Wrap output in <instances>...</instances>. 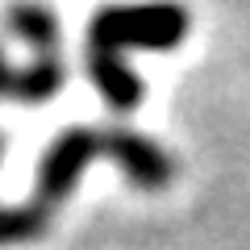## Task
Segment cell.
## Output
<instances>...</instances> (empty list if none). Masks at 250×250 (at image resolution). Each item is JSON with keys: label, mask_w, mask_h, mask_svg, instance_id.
<instances>
[{"label": "cell", "mask_w": 250, "mask_h": 250, "mask_svg": "<svg viewBox=\"0 0 250 250\" xmlns=\"http://www.w3.org/2000/svg\"><path fill=\"white\" fill-rule=\"evenodd\" d=\"M192 34V13L171 0H150V4H104L96 9L88 25L92 50H175Z\"/></svg>", "instance_id": "1"}, {"label": "cell", "mask_w": 250, "mask_h": 250, "mask_svg": "<svg viewBox=\"0 0 250 250\" xmlns=\"http://www.w3.org/2000/svg\"><path fill=\"white\" fill-rule=\"evenodd\" d=\"M104 154V129H88V125H75V129H62L50 146L38 159V179H34V205L50 208L62 205L71 196L80 171L88 167L92 159Z\"/></svg>", "instance_id": "2"}, {"label": "cell", "mask_w": 250, "mask_h": 250, "mask_svg": "<svg viewBox=\"0 0 250 250\" xmlns=\"http://www.w3.org/2000/svg\"><path fill=\"white\" fill-rule=\"evenodd\" d=\"M104 154L129 175V184H138L142 192H163L175 175V163L159 142L134 134V129H104Z\"/></svg>", "instance_id": "3"}, {"label": "cell", "mask_w": 250, "mask_h": 250, "mask_svg": "<svg viewBox=\"0 0 250 250\" xmlns=\"http://www.w3.org/2000/svg\"><path fill=\"white\" fill-rule=\"evenodd\" d=\"M83 67H88L92 83H96V92L104 96L108 108H117V113H129V108L142 104V80H138L129 67L121 62V54H108V50H83Z\"/></svg>", "instance_id": "4"}, {"label": "cell", "mask_w": 250, "mask_h": 250, "mask_svg": "<svg viewBox=\"0 0 250 250\" xmlns=\"http://www.w3.org/2000/svg\"><path fill=\"white\" fill-rule=\"evenodd\" d=\"M67 83V67L59 59H38L29 67H17L13 71L4 54H0V96L9 100H25V104H38V100L59 96V88Z\"/></svg>", "instance_id": "5"}, {"label": "cell", "mask_w": 250, "mask_h": 250, "mask_svg": "<svg viewBox=\"0 0 250 250\" xmlns=\"http://www.w3.org/2000/svg\"><path fill=\"white\" fill-rule=\"evenodd\" d=\"M4 25H9V34L21 38L29 50H38V59H54V50H59V42H62L59 17H54L46 4H34V0H17V4H9Z\"/></svg>", "instance_id": "6"}, {"label": "cell", "mask_w": 250, "mask_h": 250, "mask_svg": "<svg viewBox=\"0 0 250 250\" xmlns=\"http://www.w3.org/2000/svg\"><path fill=\"white\" fill-rule=\"evenodd\" d=\"M46 225H50V208L34 205V200L25 208H0V242H29Z\"/></svg>", "instance_id": "7"}, {"label": "cell", "mask_w": 250, "mask_h": 250, "mask_svg": "<svg viewBox=\"0 0 250 250\" xmlns=\"http://www.w3.org/2000/svg\"><path fill=\"white\" fill-rule=\"evenodd\" d=\"M0 154H4V138H0Z\"/></svg>", "instance_id": "8"}]
</instances>
